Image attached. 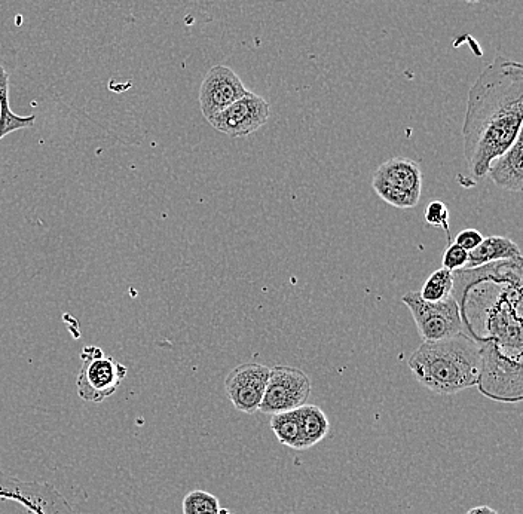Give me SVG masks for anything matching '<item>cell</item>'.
Returning <instances> with one entry per match:
<instances>
[{"label":"cell","instance_id":"obj_1","mask_svg":"<svg viewBox=\"0 0 523 514\" xmlns=\"http://www.w3.org/2000/svg\"><path fill=\"white\" fill-rule=\"evenodd\" d=\"M523 66L498 55L470 88L463 124L464 156L471 174L486 176L489 164L522 134Z\"/></svg>","mask_w":523,"mask_h":514},{"label":"cell","instance_id":"obj_2","mask_svg":"<svg viewBox=\"0 0 523 514\" xmlns=\"http://www.w3.org/2000/svg\"><path fill=\"white\" fill-rule=\"evenodd\" d=\"M480 366L479 345L466 333L422 342L409 359V369L419 384L440 396H452L474 387Z\"/></svg>","mask_w":523,"mask_h":514},{"label":"cell","instance_id":"obj_3","mask_svg":"<svg viewBox=\"0 0 523 514\" xmlns=\"http://www.w3.org/2000/svg\"><path fill=\"white\" fill-rule=\"evenodd\" d=\"M372 188L379 198L400 210H411L421 200L422 171L409 158L388 159L373 174Z\"/></svg>","mask_w":523,"mask_h":514},{"label":"cell","instance_id":"obj_4","mask_svg":"<svg viewBox=\"0 0 523 514\" xmlns=\"http://www.w3.org/2000/svg\"><path fill=\"white\" fill-rule=\"evenodd\" d=\"M81 357L82 367L76 378L78 396L85 402L102 403L121 387L128 369L99 347H85Z\"/></svg>","mask_w":523,"mask_h":514},{"label":"cell","instance_id":"obj_5","mask_svg":"<svg viewBox=\"0 0 523 514\" xmlns=\"http://www.w3.org/2000/svg\"><path fill=\"white\" fill-rule=\"evenodd\" d=\"M403 304L409 308L422 341H442L463 333L460 305L454 296L445 301L427 302L417 292L406 293Z\"/></svg>","mask_w":523,"mask_h":514},{"label":"cell","instance_id":"obj_6","mask_svg":"<svg viewBox=\"0 0 523 514\" xmlns=\"http://www.w3.org/2000/svg\"><path fill=\"white\" fill-rule=\"evenodd\" d=\"M311 379L304 370L292 366H274L269 372L261 411L265 415L295 411L307 405Z\"/></svg>","mask_w":523,"mask_h":514},{"label":"cell","instance_id":"obj_7","mask_svg":"<svg viewBox=\"0 0 523 514\" xmlns=\"http://www.w3.org/2000/svg\"><path fill=\"white\" fill-rule=\"evenodd\" d=\"M271 109L269 103L258 94L249 93L231 106L207 119L214 130L226 136L240 139L256 133L268 122Z\"/></svg>","mask_w":523,"mask_h":514},{"label":"cell","instance_id":"obj_8","mask_svg":"<svg viewBox=\"0 0 523 514\" xmlns=\"http://www.w3.org/2000/svg\"><path fill=\"white\" fill-rule=\"evenodd\" d=\"M271 367L265 364L244 363L229 372L225 390L237 411L256 413L261 409Z\"/></svg>","mask_w":523,"mask_h":514},{"label":"cell","instance_id":"obj_9","mask_svg":"<svg viewBox=\"0 0 523 514\" xmlns=\"http://www.w3.org/2000/svg\"><path fill=\"white\" fill-rule=\"evenodd\" d=\"M249 93L240 76L228 66L211 67L200 88V107L206 119L222 112Z\"/></svg>","mask_w":523,"mask_h":514},{"label":"cell","instance_id":"obj_10","mask_svg":"<svg viewBox=\"0 0 523 514\" xmlns=\"http://www.w3.org/2000/svg\"><path fill=\"white\" fill-rule=\"evenodd\" d=\"M486 176L498 186L510 192H522L523 189V137L489 164Z\"/></svg>","mask_w":523,"mask_h":514},{"label":"cell","instance_id":"obj_11","mask_svg":"<svg viewBox=\"0 0 523 514\" xmlns=\"http://www.w3.org/2000/svg\"><path fill=\"white\" fill-rule=\"evenodd\" d=\"M518 259H522V253L515 241L500 237V235H492V237L483 238L482 243L469 252V260L464 268L474 269L488 265V263Z\"/></svg>","mask_w":523,"mask_h":514},{"label":"cell","instance_id":"obj_12","mask_svg":"<svg viewBox=\"0 0 523 514\" xmlns=\"http://www.w3.org/2000/svg\"><path fill=\"white\" fill-rule=\"evenodd\" d=\"M36 115L20 116L12 112L9 106V75L5 67L0 66V140L15 131L35 127Z\"/></svg>","mask_w":523,"mask_h":514},{"label":"cell","instance_id":"obj_13","mask_svg":"<svg viewBox=\"0 0 523 514\" xmlns=\"http://www.w3.org/2000/svg\"><path fill=\"white\" fill-rule=\"evenodd\" d=\"M296 412H298L305 449L313 448L321 440L326 439L330 430V422L326 413L314 405L301 406L296 409Z\"/></svg>","mask_w":523,"mask_h":514},{"label":"cell","instance_id":"obj_14","mask_svg":"<svg viewBox=\"0 0 523 514\" xmlns=\"http://www.w3.org/2000/svg\"><path fill=\"white\" fill-rule=\"evenodd\" d=\"M271 430L278 442L286 448L305 451L302 439L301 425H299L298 412L289 411L275 413L271 418Z\"/></svg>","mask_w":523,"mask_h":514},{"label":"cell","instance_id":"obj_15","mask_svg":"<svg viewBox=\"0 0 523 514\" xmlns=\"http://www.w3.org/2000/svg\"><path fill=\"white\" fill-rule=\"evenodd\" d=\"M452 292H454V272L440 268L427 278L419 296L427 302H440L452 296Z\"/></svg>","mask_w":523,"mask_h":514},{"label":"cell","instance_id":"obj_16","mask_svg":"<svg viewBox=\"0 0 523 514\" xmlns=\"http://www.w3.org/2000/svg\"><path fill=\"white\" fill-rule=\"evenodd\" d=\"M182 510L183 514H219L222 506L213 494L197 489L183 498Z\"/></svg>","mask_w":523,"mask_h":514},{"label":"cell","instance_id":"obj_17","mask_svg":"<svg viewBox=\"0 0 523 514\" xmlns=\"http://www.w3.org/2000/svg\"><path fill=\"white\" fill-rule=\"evenodd\" d=\"M449 208L442 201H433L425 208V223L433 228L443 229L446 237L451 241V226H449Z\"/></svg>","mask_w":523,"mask_h":514},{"label":"cell","instance_id":"obj_18","mask_svg":"<svg viewBox=\"0 0 523 514\" xmlns=\"http://www.w3.org/2000/svg\"><path fill=\"white\" fill-rule=\"evenodd\" d=\"M469 260V252L463 249V247L457 246V244H449L448 250L442 259V268L449 269V271H458V269H464Z\"/></svg>","mask_w":523,"mask_h":514},{"label":"cell","instance_id":"obj_19","mask_svg":"<svg viewBox=\"0 0 523 514\" xmlns=\"http://www.w3.org/2000/svg\"><path fill=\"white\" fill-rule=\"evenodd\" d=\"M483 237L479 231L476 229H464L460 234L455 238V244L457 246L463 247L466 252H471V250L476 249L480 243H482Z\"/></svg>","mask_w":523,"mask_h":514},{"label":"cell","instance_id":"obj_20","mask_svg":"<svg viewBox=\"0 0 523 514\" xmlns=\"http://www.w3.org/2000/svg\"><path fill=\"white\" fill-rule=\"evenodd\" d=\"M466 514H500L497 512V510L492 509V507L489 506H479V507H473V509H470L469 512Z\"/></svg>","mask_w":523,"mask_h":514},{"label":"cell","instance_id":"obj_21","mask_svg":"<svg viewBox=\"0 0 523 514\" xmlns=\"http://www.w3.org/2000/svg\"><path fill=\"white\" fill-rule=\"evenodd\" d=\"M467 3H477L480 2V0H466Z\"/></svg>","mask_w":523,"mask_h":514},{"label":"cell","instance_id":"obj_22","mask_svg":"<svg viewBox=\"0 0 523 514\" xmlns=\"http://www.w3.org/2000/svg\"><path fill=\"white\" fill-rule=\"evenodd\" d=\"M226 512H228V510L223 509V507H222V510H220V513H219V514H225Z\"/></svg>","mask_w":523,"mask_h":514},{"label":"cell","instance_id":"obj_23","mask_svg":"<svg viewBox=\"0 0 523 514\" xmlns=\"http://www.w3.org/2000/svg\"><path fill=\"white\" fill-rule=\"evenodd\" d=\"M225 514H234V513H231V512H226Z\"/></svg>","mask_w":523,"mask_h":514}]
</instances>
